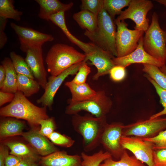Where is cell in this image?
Listing matches in <instances>:
<instances>
[{
	"label": "cell",
	"instance_id": "43",
	"mask_svg": "<svg viewBox=\"0 0 166 166\" xmlns=\"http://www.w3.org/2000/svg\"><path fill=\"white\" fill-rule=\"evenodd\" d=\"M22 159L15 156L9 154L5 159V166H17Z\"/></svg>",
	"mask_w": 166,
	"mask_h": 166
},
{
	"label": "cell",
	"instance_id": "28",
	"mask_svg": "<svg viewBox=\"0 0 166 166\" xmlns=\"http://www.w3.org/2000/svg\"><path fill=\"white\" fill-rule=\"evenodd\" d=\"M142 70L160 87L166 90V74L158 67L151 64H143Z\"/></svg>",
	"mask_w": 166,
	"mask_h": 166
},
{
	"label": "cell",
	"instance_id": "18",
	"mask_svg": "<svg viewBox=\"0 0 166 166\" xmlns=\"http://www.w3.org/2000/svg\"><path fill=\"white\" fill-rule=\"evenodd\" d=\"M41 166H83L81 156L68 154L66 152L58 151L41 158Z\"/></svg>",
	"mask_w": 166,
	"mask_h": 166
},
{
	"label": "cell",
	"instance_id": "44",
	"mask_svg": "<svg viewBox=\"0 0 166 166\" xmlns=\"http://www.w3.org/2000/svg\"><path fill=\"white\" fill-rule=\"evenodd\" d=\"M39 161L34 159H23L17 166H38Z\"/></svg>",
	"mask_w": 166,
	"mask_h": 166
},
{
	"label": "cell",
	"instance_id": "38",
	"mask_svg": "<svg viewBox=\"0 0 166 166\" xmlns=\"http://www.w3.org/2000/svg\"><path fill=\"white\" fill-rule=\"evenodd\" d=\"M90 72V68L87 65L86 62L84 61L75 76L71 81L78 84L85 83L87 77Z\"/></svg>",
	"mask_w": 166,
	"mask_h": 166
},
{
	"label": "cell",
	"instance_id": "10",
	"mask_svg": "<svg viewBox=\"0 0 166 166\" xmlns=\"http://www.w3.org/2000/svg\"><path fill=\"white\" fill-rule=\"evenodd\" d=\"M10 26L18 35L20 42V49L24 52L30 49L42 48L45 42L53 41L51 35L44 34L32 29L22 26L14 23Z\"/></svg>",
	"mask_w": 166,
	"mask_h": 166
},
{
	"label": "cell",
	"instance_id": "13",
	"mask_svg": "<svg viewBox=\"0 0 166 166\" xmlns=\"http://www.w3.org/2000/svg\"><path fill=\"white\" fill-rule=\"evenodd\" d=\"M120 143L124 149L131 151L137 159L148 166H155L153 157L154 150L148 142L141 138L122 135Z\"/></svg>",
	"mask_w": 166,
	"mask_h": 166
},
{
	"label": "cell",
	"instance_id": "37",
	"mask_svg": "<svg viewBox=\"0 0 166 166\" xmlns=\"http://www.w3.org/2000/svg\"><path fill=\"white\" fill-rule=\"evenodd\" d=\"M39 124L40 125L39 132L48 138L56 128L55 122L53 117L42 120L39 121Z\"/></svg>",
	"mask_w": 166,
	"mask_h": 166
},
{
	"label": "cell",
	"instance_id": "25",
	"mask_svg": "<svg viewBox=\"0 0 166 166\" xmlns=\"http://www.w3.org/2000/svg\"><path fill=\"white\" fill-rule=\"evenodd\" d=\"M73 19L82 29L90 32L95 31L97 26V15L86 10L74 13Z\"/></svg>",
	"mask_w": 166,
	"mask_h": 166
},
{
	"label": "cell",
	"instance_id": "3",
	"mask_svg": "<svg viewBox=\"0 0 166 166\" xmlns=\"http://www.w3.org/2000/svg\"><path fill=\"white\" fill-rule=\"evenodd\" d=\"M85 54L69 45L57 43L49 50L45 58L47 70L51 76H56L77 63L85 60Z\"/></svg>",
	"mask_w": 166,
	"mask_h": 166
},
{
	"label": "cell",
	"instance_id": "11",
	"mask_svg": "<svg viewBox=\"0 0 166 166\" xmlns=\"http://www.w3.org/2000/svg\"><path fill=\"white\" fill-rule=\"evenodd\" d=\"M124 126L121 122L107 123L101 138V144L112 156L117 159L120 158L125 150L120 143Z\"/></svg>",
	"mask_w": 166,
	"mask_h": 166
},
{
	"label": "cell",
	"instance_id": "30",
	"mask_svg": "<svg viewBox=\"0 0 166 166\" xmlns=\"http://www.w3.org/2000/svg\"><path fill=\"white\" fill-rule=\"evenodd\" d=\"M131 0H103V8L114 20L116 15H120L122 10L128 6Z\"/></svg>",
	"mask_w": 166,
	"mask_h": 166
},
{
	"label": "cell",
	"instance_id": "7",
	"mask_svg": "<svg viewBox=\"0 0 166 166\" xmlns=\"http://www.w3.org/2000/svg\"><path fill=\"white\" fill-rule=\"evenodd\" d=\"M114 22L117 26L116 44L117 56L121 57L133 52L137 47L139 41L144 32L129 29L124 21L116 19Z\"/></svg>",
	"mask_w": 166,
	"mask_h": 166
},
{
	"label": "cell",
	"instance_id": "46",
	"mask_svg": "<svg viewBox=\"0 0 166 166\" xmlns=\"http://www.w3.org/2000/svg\"><path fill=\"white\" fill-rule=\"evenodd\" d=\"M6 77V72L4 67L2 65H0V89L3 86Z\"/></svg>",
	"mask_w": 166,
	"mask_h": 166
},
{
	"label": "cell",
	"instance_id": "23",
	"mask_svg": "<svg viewBox=\"0 0 166 166\" xmlns=\"http://www.w3.org/2000/svg\"><path fill=\"white\" fill-rule=\"evenodd\" d=\"M10 150V154L22 159H34L40 160L41 158L33 148L21 142L8 141L4 143Z\"/></svg>",
	"mask_w": 166,
	"mask_h": 166
},
{
	"label": "cell",
	"instance_id": "42",
	"mask_svg": "<svg viewBox=\"0 0 166 166\" xmlns=\"http://www.w3.org/2000/svg\"><path fill=\"white\" fill-rule=\"evenodd\" d=\"M15 94L0 91V106L8 102H11L14 99Z\"/></svg>",
	"mask_w": 166,
	"mask_h": 166
},
{
	"label": "cell",
	"instance_id": "47",
	"mask_svg": "<svg viewBox=\"0 0 166 166\" xmlns=\"http://www.w3.org/2000/svg\"><path fill=\"white\" fill-rule=\"evenodd\" d=\"M155 1L166 7V0H157Z\"/></svg>",
	"mask_w": 166,
	"mask_h": 166
},
{
	"label": "cell",
	"instance_id": "41",
	"mask_svg": "<svg viewBox=\"0 0 166 166\" xmlns=\"http://www.w3.org/2000/svg\"><path fill=\"white\" fill-rule=\"evenodd\" d=\"M7 19L0 17V49H2L7 41V37L4 32Z\"/></svg>",
	"mask_w": 166,
	"mask_h": 166
},
{
	"label": "cell",
	"instance_id": "14",
	"mask_svg": "<svg viewBox=\"0 0 166 166\" xmlns=\"http://www.w3.org/2000/svg\"><path fill=\"white\" fill-rule=\"evenodd\" d=\"M143 40L142 37L139 41L136 48L130 53L121 57H114L113 61L115 65L126 68L132 64L141 63L152 65L160 68L165 65L151 56L144 50Z\"/></svg>",
	"mask_w": 166,
	"mask_h": 166
},
{
	"label": "cell",
	"instance_id": "24",
	"mask_svg": "<svg viewBox=\"0 0 166 166\" xmlns=\"http://www.w3.org/2000/svg\"><path fill=\"white\" fill-rule=\"evenodd\" d=\"M25 124L23 122L14 119H8L2 121L0 124V137L22 135Z\"/></svg>",
	"mask_w": 166,
	"mask_h": 166
},
{
	"label": "cell",
	"instance_id": "15",
	"mask_svg": "<svg viewBox=\"0 0 166 166\" xmlns=\"http://www.w3.org/2000/svg\"><path fill=\"white\" fill-rule=\"evenodd\" d=\"M85 54V57L84 61L86 62L89 60L97 69V72L93 77L94 80H97L100 77L109 74L111 69L115 66L113 61L115 57L96 45L91 52Z\"/></svg>",
	"mask_w": 166,
	"mask_h": 166
},
{
	"label": "cell",
	"instance_id": "39",
	"mask_svg": "<svg viewBox=\"0 0 166 166\" xmlns=\"http://www.w3.org/2000/svg\"><path fill=\"white\" fill-rule=\"evenodd\" d=\"M109 74L110 78L113 81L120 82L123 80L126 75L125 68L119 65H115L110 70Z\"/></svg>",
	"mask_w": 166,
	"mask_h": 166
},
{
	"label": "cell",
	"instance_id": "35",
	"mask_svg": "<svg viewBox=\"0 0 166 166\" xmlns=\"http://www.w3.org/2000/svg\"><path fill=\"white\" fill-rule=\"evenodd\" d=\"M48 138L53 144L65 148L71 147L75 141L71 137L55 131Z\"/></svg>",
	"mask_w": 166,
	"mask_h": 166
},
{
	"label": "cell",
	"instance_id": "22",
	"mask_svg": "<svg viewBox=\"0 0 166 166\" xmlns=\"http://www.w3.org/2000/svg\"><path fill=\"white\" fill-rule=\"evenodd\" d=\"M5 70L6 77L0 91L15 94L18 91L17 76L10 58L6 57L1 62Z\"/></svg>",
	"mask_w": 166,
	"mask_h": 166
},
{
	"label": "cell",
	"instance_id": "27",
	"mask_svg": "<svg viewBox=\"0 0 166 166\" xmlns=\"http://www.w3.org/2000/svg\"><path fill=\"white\" fill-rule=\"evenodd\" d=\"M120 160L115 161L111 157L105 160L99 166H145L134 156H130L125 150Z\"/></svg>",
	"mask_w": 166,
	"mask_h": 166
},
{
	"label": "cell",
	"instance_id": "5",
	"mask_svg": "<svg viewBox=\"0 0 166 166\" xmlns=\"http://www.w3.org/2000/svg\"><path fill=\"white\" fill-rule=\"evenodd\" d=\"M144 50L151 56L165 64L166 61V31L160 27L156 12L152 16L151 23L143 37Z\"/></svg>",
	"mask_w": 166,
	"mask_h": 166
},
{
	"label": "cell",
	"instance_id": "8",
	"mask_svg": "<svg viewBox=\"0 0 166 166\" xmlns=\"http://www.w3.org/2000/svg\"><path fill=\"white\" fill-rule=\"evenodd\" d=\"M166 128V117L140 120L134 123L124 125L122 135L142 138H150L156 136Z\"/></svg>",
	"mask_w": 166,
	"mask_h": 166
},
{
	"label": "cell",
	"instance_id": "32",
	"mask_svg": "<svg viewBox=\"0 0 166 166\" xmlns=\"http://www.w3.org/2000/svg\"><path fill=\"white\" fill-rule=\"evenodd\" d=\"M82 164L83 166H99L101 162L106 159L112 157L110 154L102 150L95 153L92 155H88L84 152L81 153Z\"/></svg>",
	"mask_w": 166,
	"mask_h": 166
},
{
	"label": "cell",
	"instance_id": "6",
	"mask_svg": "<svg viewBox=\"0 0 166 166\" xmlns=\"http://www.w3.org/2000/svg\"><path fill=\"white\" fill-rule=\"evenodd\" d=\"M68 103L65 110V113L67 114L74 115L81 111H85L97 117L106 116L112 105L111 98L103 90L97 92L95 96L90 99L81 102L68 101Z\"/></svg>",
	"mask_w": 166,
	"mask_h": 166
},
{
	"label": "cell",
	"instance_id": "17",
	"mask_svg": "<svg viewBox=\"0 0 166 166\" xmlns=\"http://www.w3.org/2000/svg\"><path fill=\"white\" fill-rule=\"evenodd\" d=\"M39 129L32 128L23 132L22 136L31 145L38 155L45 156L59 151L47 137L41 134Z\"/></svg>",
	"mask_w": 166,
	"mask_h": 166
},
{
	"label": "cell",
	"instance_id": "31",
	"mask_svg": "<svg viewBox=\"0 0 166 166\" xmlns=\"http://www.w3.org/2000/svg\"><path fill=\"white\" fill-rule=\"evenodd\" d=\"M10 56L14 69L18 74L25 75L31 79H34L32 72L25 59L14 51L10 52Z\"/></svg>",
	"mask_w": 166,
	"mask_h": 166
},
{
	"label": "cell",
	"instance_id": "26",
	"mask_svg": "<svg viewBox=\"0 0 166 166\" xmlns=\"http://www.w3.org/2000/svg\"><path fill=\"white\" fill-rule=\"evenodd\" d=\"M40 85L38 82L25 75L18 74L17 88L26 97H29L38 93Z\"/></svg>",
	"mask_w": 166,
	"mask_h": 166
},
{
	"label": "cell",
	"instance_id": "20",
	"mask_svg": "<svg viewBox=\"0 0 166 166\" xmlns=\"http://www.w3.org/2000/svg\"><path fill=\"white\" fill-rule=\"evenodd\" d=\"M40 6L38 14L41 19L49 21L52 15L60 11L65 12L71 9L73 5V2L64 4L58 0H36Z\"/></svg>",
	"mask_w": 166,
	"mask_h": 166
},
{
	"label": "cell",
	"instance_id": "2",
	"mask_svg": "<svg viewBox=\"0 0 166 166\" xmlns=\"http://www.w3.org/2000/svg\"><path fill=\"white\" fill-rule=\"evenodd\" d=\"M72 122L75 130L82 137L85 151H91L101 144V136L107 123L106 116L97 117L77 114L73 116Z\"/></svg>",
	"mask_w": 166,
	"mask_h": 166
},
{
	"label": "cell",
	"instance_id": "16",
	"mask_svg": "<svg viewBox=\"0 0 166 166\" xmlns=\"http://www.w3.org/2000/svg\"><path fill=\"white\" fill-rule=\"evenodd\" d=\"M42 48L30 49L26 52L25 61L34 78L44 89L47 83V73L43 62Z\"/></svg>",
	"mask_w": 166,
	"mask_h": 166
},
{
	"label": "cell",
	"instance_id": "34",
	"mask_svg": "<svg viewBox=\"0 0 166 166\" xmlns=\"http://www.w3.org/2000/svg\"><path fill=\"white\" fill-rule=\"evenodd\" d=\"M142 139L150 143L154 150L166 149V129L153 137Z\"/></svg>",
	"mask_w": 166,
	"mask_h": 166
},
{
	"label": "cell",
	"instance_id": "19",
	"mask_svg": "<svg viewBox=\"0 0 166 166\" xmlns=\"http://www.w3.org/2000/svg\"><path fill=\"white\" fill-rule=\"evenodd\" d=\"M65 12H59L50 16L49 20L59 27L68 39L73 43L76 45L83 51L85 53L91 52L94 49L96 45L92 43H85L77 38L68 30L65 23Z\"/></svg>",
	"mask_w": 166,
	"mask_h": 166
},
{
	"label": "cell",
	"instance_id": "9",
	"mask_svg": "<svg viewBox=\"0 0 166 166\" xmlns=\"http://www.w3.org/2000/svg\"><path fill=\"white\" fill-rule=\"evenodd\" d=\"M153 7L150 0H131L127 9L122 11L116 19L120 21L131 19L136 24L135 30L145 32L149 26L147 15Z\"/></svg>",
	"mask_w": 166,
	"mask_h": 166
},
{
	"label": "cell",
	"instance_id": "33",
	"mask_svg": "<svg viewBox=\"0 0 166 166\" xmlns=\"http://www.w3.org/2000/svg\"><path fill=\"white\" fill-rule=\"evenodd\" d=\"M144 75L154 87L157 93L160 97V102L164 107L163 110L152 115L149 118L154 119L166 115V90L160 87L146 74Z\"/></svg>",
	"mask_w": 166,
	"mask_h": 166
},
{
	"label": "cell",
	"instance_id": "21",
	"mask_svg": "<svg viewBox=\"0 0 166 166\" xmlns=\"http://www.w3.org/2000/svg\"><path fill=\"white\" fill-rule=\"evenodd\" d=\"M65 85L69 89L72 96L69 101L81 102L90 99L95 96L97 92L93 89L88 83L80 84L68 81Z\"/></svg>",
	"mask_w": 166,
	"mask_h": 166
},
{
	"label": "cell",
	"instance_id": "48",
	"mask_svg": "<svg viewBox=\"0 0 166 166\" xmlns=\"http://www.w3.org/2000/svg\"><path fill=\"white\" fill-rule=\"evenodd\" d=\"M160 70L165 74H166V66L164 65L162 67L160 68Z\"/></svg>",
	"mask_w": 166,
	"mask_h": 166
},
{
	"label": "cell",
	"instance_id": "1",
	"mask_svg": "<svg viewBox=\"0 0 166 166\" xmlns=\"http://www.w3.org/2000/svg\"><path fill=\"white\" fill-rule=\"evenodd\" d=\"M0 115L25 120L32 128H37L40 120L49 118L46 107L36 106L18 90L15 93L13 101L0 109Z\"/></svg>",
	"mask_w": 166,
	"mask_h": 166
},
{
	"label": "cell",
	"instance_id": "36",
	"mask_svg": "<svg viewBox=\"0 0 166 166\" xmlns=\"http://www.w3.org/2000/svg\"><path fill=\"white\" fill-rule=\"evenodd\" d=\"M81 2V10H86L97 15L103 8V0H82Z\"/></svg>",
	"mask_w": 166,
	"mask_h": 166
},
{
	"label": "cell",
	"instance_id": "40",
	"mask_svg": "<svg viewBox=\"0 0 166 166\" xmlns=\"http://www.w3.org/2000/svg\"><path fill=\"white\" fill-rule=\"evenodd\" d=\"M153 157L155 166H166V149L154 150Z\"/></svg>",
	"mask_w": 166,
	"mask_h": 166
},
{
	"label": "cell",
	"instance_id": "12",
	"mask_svg": "<svg viewBox=\"0 0 166 166\" xmlns=\"http://www.w3.org/2000/svg\"><path fill=\"white\" fill-rule=\"evenodd\" d=\"M83 61L74 64L56 76H50L48 78L44 92L37 100V103L51 109L54 96L62 83L68 76L77 74Z\"/></svg>",
	"mask_w": 166,
	"mask_h": 166
},
{
	"label": "cell",
	"instance_id": "45",
	"mask_svg": "<svg viewBox=\"0 0 166 166\" xmlns=\"http://www.w3.org/2000/svg\"><path fill=\"white\" fill-rule=\"evenodd\" d=\"M9 154L8 148L5 145H1L0 147V166H5L6 157Z\"/></svg>",
	"mask_w": 166,
	"mask_h": 166
},
{
	"label": "cell",
	"instance_id": "4",
	"mask_svg": "<svg viewBox=\"0 0 166 166\" xmlns=\"http://www.w3.org/2000/svg\"><path fill=\"white\" fill-rule=\"evenodd\" d=\"M116 26L114 20L103 8L97 15L96 30L92 33L85 30L84 35L96 45L116 57Z\"/></svg>",
	"mask_w": 166,
	"mask_h": 166
},
{
	"label": "cell",
	"instance_id": "29",
	"mask_svg": "<svg viewBox=\"0 0 166 166\" xmlns=\"http://www.w3.org/2000/svg\"><path fill=\"white\" fill-rule=\"evenodd\" d=\"M12 0H0V17L20 21L23 13L15 10Z\"/></svg>",
	"mask_w": 166,
	"mask_h": 166
}]
</instances>
